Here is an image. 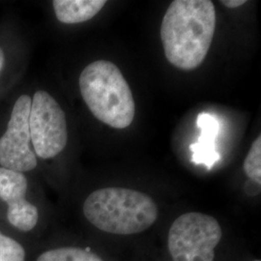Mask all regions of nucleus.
Segmentation results:
<instances>
[{
  "label": "nucleus",
  "mask_w": 261,
  "mask_h": 261,
  "mask_svg": "<svg viewBox=\"0 0 261 261\" xmlns=\"http://www.w3.org/2000/svg\"><path fill=\"white\" fill-rule=\"evenodd\" d=\"M34 261H107L89 247L81 245H58L42 251Z\"/></svg>",
  "instance_id": "11"
},
{
  "label": "nucleus",
  "mask_w": 261,
  "mask_h": 261,
  "mask_svg": "<svg viewBox=\"0 0 261 261\" xmlns=\"http://www.w3.org/2000/svg\"><path fill=\"white\" fill-rule=\"evenodd\" d=\"M0 213L8 227L19 233L37 229L41 209L32 196L30 175L0 168Z\"/></svg>",
  "instance_id": "7"
},
{
  "label": "nucleus",
  "mask_w": 261,
  "mask_h": 261,
  "mask_svg": "<svg viewBox=\"0 0 261 261\" xmlns=\"http://www.w3.org/2000/svg\"><path fill=\"white\" fill-rule=\"evenodd\" d=\"M25 61L23 37L16 28L0 27V103L19 85L25 71Z\"/></svg>",
  "instance_id": "8"
},
{
  "label": "nucleus",
  "mask_w": 261,
  "mask_h": 261,
  "mask_svg": "<svg viewBox=\"0 0 261 261\" xmlns=\"http://www.w3.org/2000/svg\"><path fill=\"white\" fill-rule=\"evenodd\" d=\"M31 145L38 162L57 159L69 143L65 111L47 89L31 90L29 114Z\"/></svg>",
  "instance_id": "6"
},
{
  "label": "nucleus",
  "mask_w": 261,
  "mask_h": 261,
  "mask_svg": "<svg viewBox=\"0 0 261 261\" xmlns=\"http://www.w3.org/2000/svg\"><path fill=\"white\" fill-rule=\"evenodd\" d=\"M196 125L201 130V135L196 143L190 146L193 152L192 161L196 164H203L208 168H212L220 160L215 143L220 130V123L214 115L202 112L197 115Z\"/></svg>",
  "instance_id": "9"
},
{
  "label": "nucleus",
  "mask_w": 261,
  "mask_h": 261,
  "mask_svg": "<svg viewBox=\"0 0 261 261\" xmlns=\"http://www.w3.org/2000/svg\"><path fill=\"white\" fill-rule=\"evenodd\" d=\"M247 177L254 185H261V137L253 141L243 165Z\"/></svg>",
  "instance_id": "13"
},
{
  "label": "nucleus",
  "mask_w": 261,
  "mask_h": 261,
  "mask_svg": "<svg viewBox=\"0 0 261 261\" xmlns=\"http://www.w3.org/2000/svg\"><path fill=\"white\" fill-rule=\"evenodd\" d=\"M107 4L105 0H55L56 18L63 24H80L93 19Z\"/></svg>",
  "instance_id": "10"
},
{
  "label": "nucleus",
  "mask_w": 261,
  "mask_h": 261,
  "mask_svg": "<svg viewBox=\"0 0 261 261\" xmlns=\"http://www.w3.org/2000/svg\"><path fill=\"white\" fill-rule=\"evenodd\" d=\"M217 16L210 0H174L161 25V39L168 62L182 71L202 64L211 47Z\"/></svg>",
  "instance_id": "1"
},
{
  "label": "nucleus",
  "mask_w": 261,
  "mask_h": 261,
  "mask_svg": "<svg viewBox=\"0 0 261 261\" xmlns=\"http://www.w3.org/2000/svg\"><path fill=\"white\" fill-rule=\"evenodd\" d=\"M80 93L94 117L114 129L128 128L136 106L130 85L119 68L109 60L85 66L79 76Z\"/></svg>",
  "instance_id": "3"
},
{
  "label": "nucleus",
  "mask_w": 261,
  "mask_h": 261,
  "mask_svg": "<svg viewBox=\"0 0 261 261\" xmlns=\"http://www.w3.org/2000/svg\"><path fill=\"white\" fill-rule=\"evenodd\" d=\"M85 221L95 229L115 237H133L156 224L159 208L155 200L138 190L108 187L95 190L83 203Z\"/></svg>",
  "instance_id": "2"
},
{
  "label": "nucleus",
  "mask_w": 261,
  "mask_h": 261,
  "mask_svg": "<svg viewBox=\"0 0 261 261\" xmlns=\"http://www.w3.org/2000/svg\"><path fill=\"white\" fill-rule=\"evenodd\" d=\"M223 228L211 215L188 212L168 228L167 249L171 261H215Z\"/></svg>",
  "instance_id": "5"
},
{
  "label": "nucleus",
  "mask_w": 261,
  "mask_h": 261,
  "mask_svg": "<svg viewBox=\"0 0 261 261\" xmlns=\"http://www.w3.org/2000/svg\"><path fill=\"white\" fill-rule=\"evenodd\" d=\"M0 261H28L23 244L0 227Z\"/></svg>",
  "instance_id": "12"
},
{
  "label": "nucleus",
  "mask_w": 261,
  "mask_h": 261,
  "mask_svg": "<svg viewBox=\"0 0 261 261\" xmlns=\"http://www.w3.org/2000/svg\"><path fill=\"white\" fill-rule=\"evenodd\" d=\"M251 261H260V259H252V260Z\"/></svg>",
  "instance_id": "15"
},
{
  "label": "nucleus",
  "mask_w": 261,
  "mask_h": 261,
  "mask_svg": "<svg viewBox=\"0 0 261 261\" xmlns=\"http://www.w3.org/2000/svg\"><path fill=\"white\" fill-rule=\"evenodd\" d=\"M1 105L0 168L31 175L40 168L29 130L31 89L18 85Z\"/></svg>",
  "instance_id": "4"
},
{
  "label": "nucleus",
  "mask_w": 261,
  "mask_h": 261,
  "mask_svg": "<svg viewBox=\"0 0 261 261\" xmlns=\"http://www.w3.org/2000/svg\"><path fill=\"white\" fill-rule=\"evenodd\" d=\"M246 2H247L246 0H223V1H221V3L224 6H225L226 8H229V9L238 8V7L244 5Z\"/></svg>",
  "instance_id": "14"
}]
</instances>
